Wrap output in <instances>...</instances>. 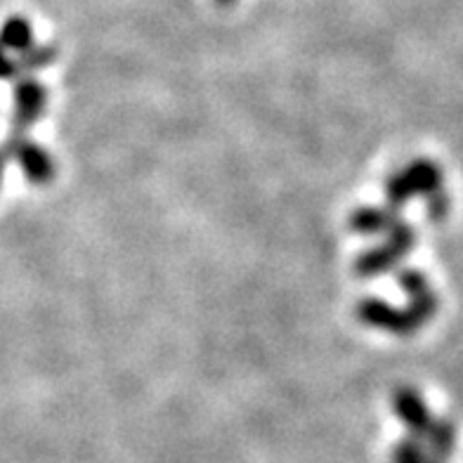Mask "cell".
I'll return each instance as SVG.
<instances>
[{"instance_id":"5b68a950","label":"cell","mask_w":463,"mask_h":463,"mask_svg":"<svg viewBox=\"0 0 463 463\" xmlns=\"http://www.w3.org/2000/svg\"><path fill=\"white\" fill-rule=\"evenodd\" d=\"M220 3H230V0H220Z\"/></svg>"},{"instance_id":"277c9868","label":"cell","mask_w":463,"mask_h":463,"mask_svg":"<svg viewBox=\"0 0 463 463\" xmlns=\"http://www.w3.org/2000/svg\"><path fill=\"white\" fill-rule=\"evenodd\" d=\"M0 173H3V161H0Z\"/></svg>"},{"instance_id":"3957f363","label":"cell","mask_w":463,"mask_h":463,"mask_svg":"<svg viewBox=\"0 0 463 463\" xmlns=\"http://www.w3.org/2000/svg\"><path fill=\"white\" fill-rule=\"evenodd\" d=\"M13 71H14V64L7 60L5 50H3V45H0V76H10Z\"/></svg>"},{"instance_id":"6da1fadb","label":"cell","mask_w":463,"mask_h":463,"mask_svg":"<svg viewBox=\"0 0 463 463\" xmlns=\"http://www.w3.org/2000/svg\"><path fill=\"white\" fill-rule=\"evenodd\" d=\"M392 192H395L397 202H404L409 196H435L442 194V171L430 161H416L402 173L395 177L392 183Z\"/></svg>"},{"instance_id":"7a4b0ae2","label":"cell","mask_w":463,"mask_h":463,"mask_svg":"<svg viewBox=\"0 0 463 463\" xmlns=\"http://www.w3.org/2000/svg\"><path fill=\"white\" fill-rule=\"evenodd\" d=\"M0 45L14 50H24L31 45V26L26 24V19L13 17L7 19L0 31Z\"/></svg>"}]
</instances>
